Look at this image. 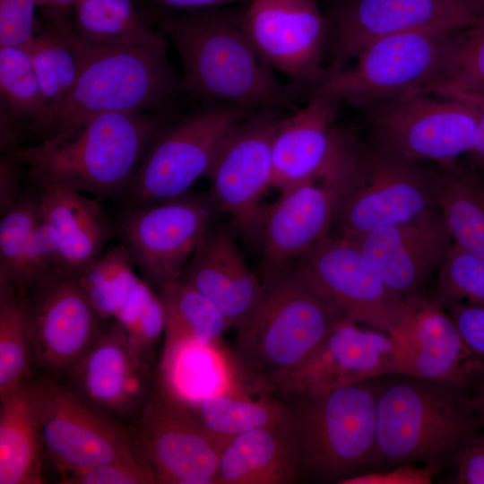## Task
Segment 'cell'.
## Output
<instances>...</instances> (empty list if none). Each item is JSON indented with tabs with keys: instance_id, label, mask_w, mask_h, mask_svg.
<instances>
[{
	"instance_id": "obj_1",
	"label": "cell",
	"mask_w": 484,
	"mask_h": 484,
	"mask_svg": "<svg viewBox=\"0 0 484 484\" xmlns=\"http://www.w3.org/2000/svg\"><path fill=\"white\" fill-rule=\"evenodd\" d=\"M177 48L185 91L206 102L248 110L293 107L295 90L281 82L245 35L240 18L215 8L158 19Z\"/></svg>"
},
{
	"instance_id": "obj_2",
	"label": "cell",
	"mask_w": 484,
	"mask_h": 484,
	"mask_svg": "<svg viewBox=\"0 0 484 484\" xmlns=\"http://www.w3.org/2000/svg\"><path fill=\"white\" fill-rule=\"evenodd\" d=\"M169 111L100 114L67 135L18 148L11 155L28 167L39 189L59 186L97 196L123 195L151 143L168 124Z\"/></svg>"
},
{
	"instance_id": "obj_3",
	"label": "cell",
	"mask_w": 484,
	"mask_h": 484,
	"mask_svg": "<svg viewBox=\"0 0 484 484\" xmlns=\"http://www.w3.org/2000/svg\"><path fill=\"white\" fill-rule=\"evenodd\" d=\"M77 35V34H76ZM81 69L72 90L32 131L41 141L67 135L110 112L169 111L185 90L167 57L169 43L98 45L77 35Z\"/></svg>"
},
{
	"instance_id": "obj_4",
	"label": "cell",
	"mask_w": 484,
	"mask_h": 484,
	"mask_svg": "<svg viewBox=\"0 0 484 484\" xmlns=\"http://www.w3.org/2000/svg\"><path fill=\"white\" fill-rule=\"evenodd\" d=\"M376 385V469L404 463L442 467L483 425L469 392L393 374Z\"/></svg>"
},
{
	"instance_id": "obj_5",
	"label": "cell",
	"mask_w": 484,
	"mask_h": 484,
	"mask_svg": "<svg viewBox=\"0 0 484 484\" xmlns=\"http://www.w3.org/2000/svg\"><path fill=\"white\" fill-rule=\"evenodd\" d=\"M293 402L289 425L303 475L339 483L376 469L375 379Z\"/></svg>"
},
{
	"instance_id": "obj_6",
	"label": "cell",
	"mask_w": 484,
	"mask_h": 484,
	"mask_svg": "<svg viewBox=\"0 0 484 484\" xmlns=\"http://www.w3.org/2000/svg\"><path fill=\"white\" fill-rule=\"evenodd\" d=\"M264 285L261 300L238 329L234 353L248 376L269 389L346 320L293 269Z\"/></svg>"
},
{
	"instance_id": "obj_7",
	"label": "cell",
	"mask_w": 484,
	"mask_h": 484,
	"mask_svg": "<svg viewBox=\"0 0 484 484\" xmlns=\"http://www.w3.org/2000/svg\"><path fill=\"white\" fill-rule=\"evenodd\" d=\"M454 33L409 31L381 38L351 65L327 71L313 93L374 108L426 90L442 74Z\"/></svg>"
},
{
	"instance_id": "obj_8",
	"label": "cell",
	"mask_w": 484,
	"mask_h": 484,
	"mask_svg": "<svg viewBox=\"0 0 484 484\" xmlns=\"http://www.w3.org/2000/svg\"><path fill=\"white\" fill-rule=\"evenodd\" d=\"M436 204L434 170L375 143H358L332 236L355 239L374 229L407 221Z\"/></svg>"
},
{
	"instance_id": "obj_9",
	"label": "cell",
	"mask_w": 484,
	"mask_h": 484,
	"mask_svg": "<svg viewBox=\"0 0 484 484\" xmlns=\"http://www.w3.org/2000/svg\"><path fill=\"white\" fill-rule=\"evenodd\" d=\"M250 110L234 105H206L168 124L148 147L124 193L127 205L153 203L189 192L206 175L230 131Z\"/></svg>"
},
{
	"instance_id": "obj_10",
	"label": "cell",
	"mask_w": 484,
	"mask_h": 484,
	"mask_svg": "<svg viewBox=\"0 0 484 484\" xmlns=\"http://www.w3.org/2000/svg\"><path fill=\"white\" fill-rule=\"evenodd\" d=\"M299 277L349 322L401 339L417 299L394 295L358 246L329 235L293 268Z\"/></svg>"
},
{
	"instance_id": "obj_11",
	"label": "cell",
	"mask_w": 484,
	"mask_h": 484,
	"mask_svg": "<svg viewBox=\"0 0 484 484\" xmlns=\"http://www.w3.org/2000/svg\"><path fill=\"white\" fill-rule=\"evenodd\" d=\"M45 461L61 475L117 461L144 459L134 438L59 379L30 380Z\"/></svg>"
},
{
	"instance_id": "obj_12",
	"label": "cell",
	"mask_w": 484,
	"mask_h": 484,
	"mask_svg": "<svg viewBox=\"0 0 484 484\" xmlns=\"http://www.w3.org/2000/svg\"><path fill=\"white\" fill-rule=\"evenodd\" d=\"M216 212L208 193L189 191L159 203L127 205L115 229L143 280L159 292L179 278Z\"/></svg>"
},
{
	"instance_id": "obj_13",
	"label": "cell",
	"mask_w": 484,
	"mask_h": 484,
	"mask_svg": "<svg viewBox=\"0 0 484 484\" xmlns=\"http://www.w3.org/2000/svg\"><path fill=\"white\" fill-rule=\"evenodd\" d=\"M354 151L352 145L346 147L323 177L281 192L276 202L264 207L259 232L264 283L291 271L331 234L354 164Z\"/></svg>"
},
{
	"instance_id": "obj_14",
	"label": "cell",
	"mask_w": 484,
	"mask_h": 484,
	"mask_svg": "<svg viewBox=\"0 0 484 484\" xmlns=\"http://www.w3.org/2000/svg\"><path fill=\"white\" fill-rule=\"evenodd\" d=\"M476 114L459 99L417 90L374 108V143L403 159L445 164L470 153Z\"/></svg>"
},
{
	"instance_id": "obj_15",
	"label": "cell",
	"mask_w": 484,
	"mask_h": 484,
	"mask_svg": "<svg viewBox=\"0 0 484 484\" xmlns=\"http://www.w3.org/2000/svg\"><path fill=\"white\" fill-rule=\"evenodd\" d=\"M277 109L250 110L228 134L206 176L208 194L238 232L259 241L264 207L272 187V143L283 117Z\"/></svg>"
},
{
	"instance_id": "obj_16",
	"label": "cell",
	"mask_w": 484,
	"mask_h": 484,
	"mask_svg": "<svg viewBox=\"0 0 484 484\" xmlns=\"http://www.w3.org/2000/svg\"><path fill=\"white\" fill-rule=\"evenodd\" d=\"M484 15V0H341L329 22L332 63L347 65L370 43L409 31L454 33Z\"/></svg>"
},
{
	"instance_id": "obj_17",
	"label": "cell",
	"mask_w": 484,
	"mask_h": 484,
	"mask_svg": "<svg viewBox=\"0 0 484 484\" xmlns=\"http://www.w3.org/2000/svg\"><path fill=\"white\" fill-rule=\"evenodd\" d=\"M393 374L394 339L386 333L345 321L298 365L273 378L268 387L283 398L297 401Z\"/></svg>"
},
{
	"instance_id": "obj_18",
	"label": "cell",
	"mask_w": 484,
	"mask_h": 484,
	"mask_svg": "<svg viewBox=\"0 0 484 484\" xmlns=\"http://www.w3.org/2000/svg\"><path fill=\"white\" fill-rule=\"evenodd\" d=\"M134 441L162 484H215L223 444L212 438L191 410L156 382L138 419Z\"/></svg>"
},
{
	"instance_id": "obj_19",
	"label": "cell",
	"mask_w": 484,
	"mask_h": 484,
	"mask_svg": "<svg viewBox=\"0 0 484 484\" xmlns=\"http://www.w3.org/2000/svg\"><path fill=\"white\" fill-rule=\"evenodd\" d=\"M33 366L62 379L105 324L75 278L56 272L27 292Z\"/></svg>"
},
{
	"instance_id": "obj_20",
	"label": "cell",
	"mask_w": 484,
	"mask_h": 484,
	"mask_svg": "<svg viewBox=\"0 0 484 484\" xmlns=\"http://www.w3.org/2000/svg\"><path fill=\"white\" fill-rule=\"evenodd\" d=\"M240 24L270 67L315 88L326 75L322 63L329 22L315 0H253Z\"/></svg>"
},
{
	"instance_id": "obj_21",
	"label": "cell",
	"mask_w": 484,
	"mask_h": 484,
	"mask_svg": "<svg viewBox=\"0 0 484 484\" xmlns=\"http://www.w3.org/2000/svg\"><path fill=\"white\" fill-rule=\"evenodd\" d=\"M85 402L113 419L140 418L152 393L151 367L133 353L123 326L112 320L60 379Z\"/></svg>"
},
{
	"instance_id": "obj_22",
	"label": "cell",
	"mask_w": 484,
	"mask_h": 484,
	"mask_svg": "<svg viewBox=\"0 0 484 484\" xmlns=\"http://www.w3.org/2000/svg\"><path fill=\"white\" fill-rule=\"evenodd\" d=\"M350 241L389 290L405 301L422 297L423 286L437 272L453 244L436 204L407 221L374 229Z\"/></svg>"
},
{
	"instance_id": "obj_23",
	"label": "cell",
	"mask_w": 484,
	"mask_h": 484,
	"mask_svg": "<svg viewBox=\"0 0 484 484\" xmlns=\"http://www.w3.org/2000/svg\"><path fill=\"white\" fill-rule=\"evenodd\" d=\"M396 342V374L469 392L484 376V359L465 343L449 314L420 297L405 334Z\"/></svg>"
},
{
	"instance_id": "obj_24",
	"label": "cell",
	"mask_w": 484,
	"mask_h": 484,
	"mask_svg": "<svg viewBox=\"0 0 484 484\" xmlns=\"http://www.w3.org/2000/svg\"><path fill=\"white\" fill-rule=\"evenodd\" d=\"M339 102L313 93L304 108L281 119L272 143V187L282 192L332 168L347 134L333 126Z\"/></svg>"
},
{
	"instance_id": "obj_25",
	"label": "cell",
	"mask_w": 484,
	"mask_h": 484,
	"mask_svg": "<svg viewBox=\"0 0 484 484\" xmlns=\"http://www.w3.org/2000/svg\"><path fill=\"white\" fill-rule=\"evenodd\" d=\"M177 280L209 298L229 327L237 330L251 315L264 292L261 277L248 267L232 235L212 227Z\"/></svg>"
},
{
	"instance_id": "obj_26",
	"label": "cell",
	"mask_w": 484,
	"mask_h": 484,
	"mask_svg": "<svg viewBox=\"0 0 484 484\" xmlns=\"http://www.w3.org/2000/svg\"><path fill=\"white\" fill-rule=\"evenodd\" d=\"M251 379L222 341L163 345L156 384L186 406L216 394L252 391ZM252 380V379H251Z\"/></svg>"
},
{
	"instance_id": "obj_27",
	"label": "cell",
	"mask_w": 484,
	"mask_h": 484,
	"mask_svg": "<svg viewBox=\"0 0 484 484\" xmlns=\"http://www.w3.org/2000/svg\"><path fill=\"white\" fill-rule=\"evenodd\" d=\"M39 203L42 220L58 240L62 272L76 278L103 254L115 227L95 200L68 187L41 188Z\"/></svg>"
},
{
	"instance_id": "obj_28",
	"label": "cell",
	"mask_w": 484,
	"mask_h": 484,
	"mask_svg": "<svg viewBox=\"0 0 484 484\" xmlns=\"http://www.w3.org/2000/svg\"><path fill=\"white\" fill-rule=\"evenodd\" d=\"M302 476L288 419L228 441L220 451L215 484H290Z\"/></svg>"
},
{
	"instance_id": "obj_29",
	"label": "cell",
	"mask_w": 484,
	"mask_h": 484,
	"mask_svg": "<svg viewBox=\"0 0 484 484\" xmlns=\"http://www.w3.org/2000/svg\"><path fill=\"white\" fill-rule=\"evenodd\" d=\"M0 404V484L44 483L46 461L30 380Z\"/></svg>"
},
{
	"instance_id": "obj_30",
	"label": "cell",
	"mask_w": 484,
	"mask_h": 484,
	"mask_svg": "<svg viewBox=\"0 0 484 484\" xmlns=\"http://www.w3.org/2000/svg\"><path fill=\"white\" fill-rule=\"evenodd\" d=\"M435 171V197L452 240L484 259V181L456 160Z\"/></svg>"
},
{
	"instance_id": "obj_31",
	"label": "cell",
	"mask_w": 484,
	"mask_h": 484,
	"mask_svg": "<svg viewBox=\"0 0 484 484\" xmlns=\"http://www.w3.org/2000/svg\"><path fill=\"white\" fill-rule=\"evenodd\" d=\"M66 16L47 15L48 27L36 34L26 49L48 116L72 90L81 69L77 35Z\"/></svg>"
},
{
	"instance_id": "obj_32",
	"label": "cell",
	"mask_w": 484,
	"mask_h": 484,
	"mask_svg": "<svg viewBox=\"0 0 484 484\" xmlns=\"http://www.w3.org/2000/svg\"><path fill=\"white\" fill-rule=\"evenodd\" d=\"M203 429L225 445L249 431L278 425L289 419V406L263 393L252 397L251 391L216 394L187 406Z\"/></svg>"
},
{
	"instance_id": "obj_33",
	"label": "cell",
	"mask_w": 484,
	"mask_h": 484,
	"mask_svg": "<svg viewBox=\"0 0 484 484\" xmlns=\"http://www.w3.org/2000/svg\"><path fill=\"white\" fill-rule=\"evenodd\" d=\"M70 24L83 40L98 45H159L167 37L154 30L133 0H80L72 8Z\"/></svg>"
},
{
	"instance_id": "obj_34",
	"label": "cell",
	"mask_w": 484,
	"mask_h": 484,
	"mask_svg": "<svg viewBox=\"0 0 484 484\" xmlns=\"http://www.w3.org/2000/svg\"><path fill=\"white\" fill-rule=\"evenodd\" d=\"M159 297L164 308V343L221 341L229 325L219 308L198 290L180 281L166 284Z\"/></svg>"
},
{
	"instance_id": "obj_35",
	"label": "cell",
	"mask_w": 484,
	"mask_h": 484,
	"mask_svg": "<svg viewBox=\"0 0 484 484\" xmlns=\"http://www.w3.org/2000/svg\"><path fill=\"white\" fill-rule=\"evenodd\" d=\"M32 366L27 293L0 283V399L30 380Z\"/></svg>"
},
{
	"instance_id": "obj_36",
	"label": "cell",
	"mask_w": 484,
	"mask_h": 484,
	"mask_svg": "<svg viewBox=\"0 0 484 484\" xmlns=\"http://www.w3.org/2000/svg\"><path fill=\"white\" fill-rule=\"evenodd\" d=\"M122 245L103 252L75 279L103 319H114L141 279Z\"/></svg>"
},
{
	"instance_id": "obj_37",
	"label": "cell",
	"mask_w": 484,
	"mask_h": 484,
	"mask_svg": "<svg viewBox=\"0 0 484 484\" xmlns=\"http://www.w3.org/2000/svg\"><path fill=\"white\" fill-rule=\"evenodd\" d=\"M0 91L2 104L13 116L31 121L30 131L45 121L48 109L30 58L24 48L0 46Z\"/></svg>"
},
{
	"instance_id": "obj_38",
	"label": "cell",
	"mask_w": 484,
	"mask_h": 484,
	"mask_svg": "<svg viewBox=\"0 0 484 484\" xmlns=\"http://www.w3.org/2000/svg\"><path fill=\"white\" fill-rule=\"evenodd\" d=\"M1 216L0 283L20 289L32 237L41 220L39 194H22Z\"/></svg>"
},
{
	"instance_id": "obj_39",
	"label": "cell",
	"mask_w": 484,
	"mask_h": 484,
	"mask_svg": "<svg viewBox=\"0 0 484 484\" xmlns=\"http://www.w3.org/2000/svg\"><path fill=\"white\" fill-rule=\"evenodd\" d=\"M112 320L125 331L129 346L143 364L152 367L155 349L164 333L165 314L159 294L144 280L135 286L132 294Z\"/></svg>"
},
{
	"instance_id": "obj_40",
	"label": "cell",
	"mask_w": 484,
	"mask_h": 484,
	"mask_svg": "<svg viewBox=\"0 0 484 484\" xmlns=\"http://www.w3.org/2000/svg\"><path fill=\"white\" fill-rule=\"evenodd\" d=\"M433 300L444 309L459 302L484 307V259L453 242L437 271Z\"/></svg>"
},
{
	"instance_id": "obj_41",
	"label": "cell",
	"mask_w": 484,
	"mask_h": 484,
	"mask_svg": "<svg viewBox=\"0 0 484 484\" xmlns=\"http://www.w3.org/2000/svg\"><path fill=\"white\" fill-rule=\"evenodd\" d=\"M433 84L484 86V15L453 34L442 74Z\"/></svg>"
},
{
	"instance_id": "obj_42",
	"label": "cell",
	"mask_w": 484,
	"mask_h": 484,
	"mask_svg": "<svg viewBox=\"0 0 484 484\" xmlns=\"http://www.w3.org/2000/svg\"><path fill=\"white\" fill-rule=\"evenodd\" d=\"M65 484H153L157 480L144 459L117 461L62 475Z\"/></svg>"
},
{
	"instance_id": "obj_43",
	"label": "cell",
	"mask_w": 484,
	"mask_h": 484,
	"mask_svg": "<svg viewBox=\"0 0 484 484\" xmlns=\"http://www.w3.org/2000/svg\"><path fill=\"white\" fill-rule=\"evenodd\" d=\"M35 0H0V46L24 48L36 36Z\"/></svg>"
},
{
	"instance_id": "obj_44",
	"label": "cell",
	"mask_w": 484,
	"mask_h": 484,
	"mask_svg": "<svg viewBox=\"0 0 484 484\" xmlns=\"http://www.w3.org/2000/svg\"><path fill=\"white\" fill-rule=\"evenodd\" d=\"M451 482L484 484V431L469 436L453 454Z\"/></svg>"
},
{
	"instance_id": "obj_45",
	"label": "cell",
	"mask_w": 484,
	"mask_h": 484,
	"mask_svg": "<svg viewBox=\"0 0 484 484\" xmlns=\"http://www.w3.org/2000/svg\"><path fill=\"white\" fill-rule=\"evenodd\" d=\"M440 467L404 463L383 471H370L341 480L340 484H429Z\"/></svg>"
},
{
	"instance_id": "obj_46",
	"label": "cell",
	"mask_w": 484,
	"mask_h": 484,
	"mask_svg": "<svg viewBox=\"0 0 484 484\" xmlns=\"http://www.w3.org/2000/svg\"><path fill=\"white\" fill-rule=\"evenodd\" d=\"M426 91L439 96L459 99L475 112L476 132L473 146L469 154L479 164L484 166V86L462 88L434 84L428 86Z\"/></svg>"
},
{
	"instance_id": "obj_47",
	"label": "cell",
	"mask_w": 484,
	"mask_h": 484,
	"mask_svg": "<svg viewBox=\"0 0 484 484\" xmlns=\"http://www.w3.org/2000/svg\"><path fill=\"white\" fill-rule=\"evenodd\" d=\"M468 347L484 359V307L468 302L450 305L445 309Z\"/></svg>"
},
{
	"instance_id": "obj_48",
	"label": "cell",
	"mask_w": 484,
	"mask_h": 484,
	"mask_svg": "<svg viewBox=\"0 0 484 484\" xmlns=\"http://www.w3.org/2000/svg\"><path fill=\"white\" fill-rule=\"evenodd\" d=\"M18 161L10 154L0 160V213L10 210L22 196Z\"/></svg>"
},
{
	"instance_id": "obj_49",
	"label": "cell",
	"mask_w": 484,
	"mask_h": 484,
	"mask_svg": "<svg viewBox=\"0 0 484 484\" xmlns=\"http://www.w3.org/2000/svg\"><path fill=\"white\" fill-rule=\"evenodd\" d=\"M153 2L170 8L181 9L186 12L216 8L220 5L235 3L241 0H152Z\"/></svg>"
},
{
	"instance_id": "obj_50",
	"label": "cell",
	"mask_w": 484,
	"mask_h": 484,
	"mask_svg": "<svg viewBox=\"0 0 484 484\" xmlns=\"http://www.w3.org/2000/svg\"><path fill=\"white\" fill-rule=\"evenodd\" d=\"M38 7L45 9L47 15H66L80 0H35Z\"/></svg>"
},
{
	"instance_id": "obj_51",
	"label": "cell",
	"mask_w": 484,
	"mask_h": 484,
	"mask_svg": "<svg viewBox=\"0 0 484 484\" xmlns=\"http://www.w3.org/2000/svg\"><path fill=\"white\" fill-rule=\"evenodd\" d=\"M471 405L484 427V376L469 393Z\"/></svg>"
}]
</instances>
